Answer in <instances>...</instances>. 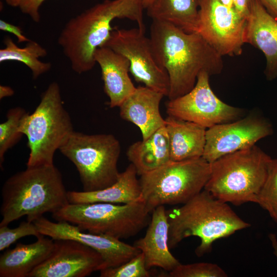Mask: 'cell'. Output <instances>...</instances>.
<instances>
[{
  "label": "cell",
  "instance_id": "7c38bea8",
  "mask_svg": "<svg viewBox=\"0 0 277 277\" xmlns=\"http://www.w3.org/2000/svg\"><path fill=\"white\" fill-rule=\"evenodd\" d=\"M246 19L219 0H199L197 32L221 56L242 54Z\"/></svg>",
  "mask_w": 277,
  "mask_h": 277
},
{
  "label": "cell",
  "instance_id": "4316f807",
  "mask_svg": "<svg viewBox=\"0 0 277 277\" xmlns=\"http://www.w3.org/2000/svg\"><path fill=\"white\" fill-rule=\"evenodd\" d=\"M277 223V158L269 162L265 181L258 195L257 203Z\"/></svg>",
  "mask_w": 277,
  "mask_h": 277
},
{
  "label": "cell",
  "instance_id": "52a82bcc",
  "mask_svg": "<svg viewBox=\"0 0 277 277\" xmlns=\"http://www.w3.org/2000/svg\"><path fill=\"white\" fill-rule=\"evenodd\" d=\"M211 170V163L203 157L170 160L140 176L138 200L150 212L160 206L184 204L204 189Z\"/></svg>",
  "mask_w": 277,
  "mask_h": 277
},
{
  "label": "cell",
  "instance_id": "8fae6325",
  "mask_svg": "<svg viewBox=\"0 0 277 277\" xmlns=\"http://www.w3.org/2000/svg\"><path fill=\"white\" fill-rule=\"evenodd\" d=\"M209 77L207 72H201L190 91L169 100L166 105L168 115L195 123L207 129L244 116L245 110L224 103L214 94Z\"/></svg>",
  "mask_w": 277,
  "mask_h": 277
},
{
  "label": "cell",
  "instance_id": "8992f818",
  "mask_svg": "<svg viewBox=\"0 0 277 277\" xmlns=\"http://www.w3.org/2000/svg\"><path fill=\"white\" fill-rule=\"evenodd\" d=\"M20 131L27 137L30 152L27 167L53 164L55 152L74 131L58 83L49 84L34 111L24 118Z\"/></svg>",
  "mask_w": 277,
  "mask_h": 277
},
{
  "label": "cell",
  "instance_id": "f546056e",
  "mask_svg": "<svg viewBox=\"0 0 277 277\" xmlns=\"http://www.w3.org/2000/svg\"><path fill=\"white\" fill-rule=\"evenodd\" d=\"M41 234L34 223L27 221L22 222L14 228L0 226V251L8 248L21 238L28 235L37 238Z\"/></svg>",
  "mask_w": 277,
  "mask_h": 277
},
{
  "label": "cell",
  "instance_id": "d6986e66",
  "mask_svg": "<svg viewBox=\"0 0 277 277\" xmlns=\"http://www.w3.org/2000/svg\"><path fill=\"white\" fill-rule=\"evenodd\" d=\"M94 60L101 68L104 89L111 108L119 107L135 90L129 75L130 62L109 47L97 48Z\"/></svg>",
  "mask_w": 277,
  "mask_h": 277
},
{
  "label": "cell",
  "instance_id": "cb8c5ba5",
  "mask_svg": "<svg viewBox=\"0 0 277 277\" xmlns=\"http://www.w3.org/2000/svg\"><path fill=\"white\" fill-rule=\"evenodd\" d=\"M147 9L152 20L170 23L187 33L197 32L199 0H155Z\"/></svg>",
  "mask_w": 277,
  "mask_h": 277
},
{
  "label": "cell",
  "instance_id": "ffe728a7",
  "mask_svg": "<svg viewBox=\"0 0 277 277\" xmlns=\"http://www.w3.org/2000/svg\"><path fill=\"white\" fill-rule=\"evenodd\" d=\"M170 160L180 161L202 157L207 128L195 123L168 115L165 118Z\"/></svg>",
  "mask_w": 277,
  "mask_h": 277
},
{
  "label": "cell",
  "instance_id": "e0dca14e",
  "mask_svg": "<svg viewBox=\"0 0 277 277\" xmlns=\"http://www.w3.org/2000/svg\"><path fill=\"white\" fill-rule=\"evenodd\" d=\"M152 212L145 235L136 241L133 245L144 254L148 269L160 267L169 272L180 263L169 250L166 210L164 206H160Z\"/></svg>",
  "mask_w": 277,
  "mask_h": 277
},
{
  "label": "cell",
  "instance_id": "d4e9b609",
  "mask_svg": "<svg viewBox=\"0 0 277 277\" xmlns=\"http://www.w3.org/2000/svg\"><path fill=\"white\" fill-rule=\"evenodd\" d=\"M4 43L5 48L0 50V63L15 61L23 63L31 71L35 80L48 72L51 68L50 63L41 61L39 58L47 54V50L37 42L30 40L25 46L16 45L10 37H6Z\"/></svg>",
  "mask_w": 277,
  "mask_h": 277
},
{
  "label": "cell",
  "instance_id": "e575fe53",
  "mask_svg": "<svg viewBox=\"0 0 277 277\" xmlns=\"http://www.w3.org/2000/svg\"><path fill=\"white\" fill-rule=\"evenodd\" d=\"M14 94L13 89L8 86L5 85H0V99L2 100L5 97H10Z\"/></svg>",
  "mask_w": 277,
  "mask_h": 277
},
{
  "label": "cell",
  "instance_id": "5bb4252c",
  "mask_svg": "<svg viewBox=\"0 0 277 277\" xmlns=\"http://www.w3.org/2000/svg\"><path fill=\"white\" fill-rule=\"evenodd\" d=\"M53 240L50 255L28 277H85L104 268L102 256L93 249L73 240Z\"/></svg>",
  "mask_w": 277,
  "mask_h": 277
},
{
  "label": "cell",
  "instance_id": "3957f363",
  "mask_svg": "<svg viewBox=\"0 0 277 277\" xmlns=\"http://www.w3.org/2000/svg\"><path fill=\"white\" fill-rule=\"evenodd\" d=\"M62 175L54 165L27 167L9 177L2 189L0 226L22 216L33 222L53 213L69 202Z\"/></svg>",
  "mask_w": 277,
  "mask_h": 277
},
{
  "label": "cell",
  "instance_id": "6da1fadb",
  "mask_svg": "<svg viewBox=\"0 0 277 277\" xmlns=\"http://www.w3.org/2000/svg\"><path fill=\"white\" fill-rule=\"evenodd\" d=\"M150 31L155 55L169 76V100L190 91L201 72L210 76L221 73L222 56L198 32L187 33L170 23L155 20H152Z\"/></svg>",
  "mask_w": 277,
  "mask_h": 277
},
{
  "label": "cell",
  "instance_id": "9a60e30c",
  "mask_svg": "<svg viewBox=\"0 0 277 277\" xmlns=\"http://www.w3.org/2000/svg\"><path fill=\"white\" fill-rule=\"evenodd\" d=\"M33 223L41 234L53 240H73L93 249L102 256L104 269L117 267L141 252L134 245L120 239L89 232L85 233L76 226L67 222H53L43 216Z\"/></svg>",
  "mask_w": 277,
  "mask_h": 277
},
{
  "label": "cell",
  "instance_id": "836d02e7",
  "mask_svg": "<svg viewBox=\"0 0 277 277\" xmlns=\"http://www.w3.org/2000/svg\"><path fill=\"white\" fill-rule=\"evenodd\" d=\"M267 11L277 20V0H259Z\"/></svg>",
  "mask_w": 277,
  "mask_h": 277
},
{
  "label": "cell",
  "instance_id": "74e56055",
  "mask_svg": "<svg viewBox=\"0 0 277 277\" xmlns=\"http://www.w3.org/2000/svg\"><path fill=\"white\" fill-rule=\"evenodd\" d=\"M224 6L232 8H233V0H219Z\"/></svg>",
  "mask_w": 277,
  "mask_h": 277
},
{
  "label": "cell",
  "instance_id": "7a4b0ae2",
  "mask_svg": "<svg viewBox=\"0 0 277 277\" xmlns=\"http://www.w3.org/2000/svg\"><path fill=\"white\" fill-rule=\"evenodd\" d=\"M144 9L143 0H105L71 18L57 41L72 70L81 74L93 68L94 53L110 38L114 19H129L145 30Z\"/></svg>",
  "mask_w": 277,
  "mask_h": 277
},
{
  "label": "cell",
  "instance_id": "83f0119b",
  "mask_svg": "<svg viewBox=\"0 0 277 277\" xmlns=\"http://www.w3.org/2000/svg\"><path fill=\"white\" fill-rule=\"evenodd\" d=\"M101 277H149L150 274L147 268L145 256L141 252L128 262L115 267L107 268L100 271Z\"/></svg>",
  "mask_w": 277,
  "mask_h": 277
},
{
  "label": "cell",
  "instance_id": "277c9868",
  "mask_svg": "<svg viewBox=\"0 0 277 277\" xmlns=\"http://www.w3.org/2000/svg\"><path fill=\"white\" fill-rule=\"evenodd\" d=\"M168 245L175 247L184 239L197 236V256L208 252L216 240L250 226L228 205L203 189L183 205L167 211Z\"/></svg>",
  "mask_w": 277,
  "mask_h": 277
},
{
  "label": "cell",
  "instance_id": "ac0fdd59",
  "mask_svg": "<svg viewBox=\"0 0 277 277\" xmlns=\"http://www.w3.org/2000/svg\"><path fill=\"white\" fill-rule=\"evenodd\" d=\"M164 96L162 93L146 86H139L118 107L121 118L139 128L142 140L165 125V119L160 111Z\"/></svg>",
  "mask_w": 277,
  "mask_h": 277
},
{
  "label": "cell",
  "instance_id": "484cf974",
  "mask_svg": "<svg viewBox=\"0 0 277 277\" xmlns=\"http://www.w3.org/2000/svg\"><path fill=\"white\" fill-rule=\"evenodd\" d=\"M25 109L16 107L10 109L6 114V120L0 124V166L3 169L4 156L24 135L20 131L22 123L28 113Z\"/></svg>",
  "mask_w": 277,
  "mask_h": 277
},
{
  "label": "cell",
  "instance_id": "f35d334b",
  "mask_svg": "<svg viewBox=\"0 0 277 277\" xmlns=\"http://www.w3.org/2000/svg\"><path fill=\"white\" fill-rule=\"evenodd\" d=\"M155 0H143V4L144 9L148 8L154 2Z\"/></svg>",
  "mask_w": 277,
  "mask_h": 277
},
{
  "label": "cell",
  "instance_id": "1f68e13d",
  "mask_svg": "<svg viewBox=\"0 0 277 277\" xmlns=\"http://www.w3.org/2000/svg\"><path fill=\"white\" fill-rule=\"evenodd\" d=\"M0 30L3 31L8 32L14 35L17 39L18 43L27 42L30 40L23 34L21 27L12 25L2 19L0 20Z\"/></svg>",
  "mask_w": 277,
  "mask_h": 277
},
{
  "label": "cell",
  "instance_id": "9c48e42d",
  "mask_svg": "<svg viewBox=\"0 0 277 277\" xmlns=\"http://www.w3.org/2000/svg\"><path fill=\"white\" fill-rule=\"evenodd\" d=\"M76 168L84 191L107 188L118 180L119 141L111 134L74 131L59 149Z\"/></svg>",
  "mask_w": 277,
  "mask_h": 277
},
{
  "label": "cell",
  "instance_id": "5b68a950",
  "mask_svg": "<svg viewBox=\"0 0 277 277\" xmlns=\"http://www.w3.org/2000/svg\"><path fill=\"white\" fill-rule=\"evenodd\" d=\"M271 159L256 145L223 156L211 163L204 189L236 206L256 203Z\"/></svg>",
  "mask_w": 277,
  "mask_h": 277
},
{
  "label": "cell",
  "instance_id": "30bf717a",
  "mask_svg": "<svg viewBox=\"0 0 277 277\" xmlns=\"http://www.w3.org/2000/svg\"><path fill=\"white\" fill-rule=\"evenodd\" d=\"M103 46L129 60V72L136 82L168 97L170 90L168 74L159 62L151 39L145 36L144 30L138 27L113 30Z\"/></svg>",
  "mask_w": 277,
  "mask_h": 277
},
{
  "label": "cell",
  "instance_id": "7402d4cb",
  "mask_svg": "<svg viewBox=\"0 0 277 277\" xmlns=\"http://www.w3.org/2000/svg\"><path fill=\"white\" fill-rule=\"evenodd\" d=\"M137 175L135 168L130 164L121 172L117 181L111 186L93 191H69L68 201L72 204L132 203L138 200L141 195V186Z\"/></svg>",
  "mask_w": 277,
  "mask_h": 277
},
{
  "label": "cell",
  "instance_id": "f1b7e54d",
  "mask_svg": "<svg viewBox=\"0 0 277 277\" xmlns=\"http://www.w3.org/2000/svg\"><path fill=\"white\" fill-rule=\"evenodd\" d=\"M170 277H226L227 274L219 265L211 263L180 264L169 272Z\"/></svg>",
  "mask_w": 277,
  "mask_h": 277
},
{
  "label": "cell",
  "instance_id": "603a6c76",
  "mask_svg": "<svg viewBox=\"0 0 277 277\" xmlns=\"http://www.w3.org/2000/svg\"><path fill=\"white\" fill-rule=\"evenodd\" d=\"M127 156L140 176L170 161L169 139L165 125L146 139L132 144L127 150Z\"/></svg>",
  "mask_w": 277,
  "mask_h": 277
},
{
  "label": "cell",
  "instance_id": "4fadbf2b",
  "mask_svg": "<svg viewBox=\"0 0 277 277\" xmlns=\"http://www.w3.org/2000/svg\"><path fill=\"white\" fill-rule=\"evenodd\" d=\"M271 122L258 111L207 129L202 157L212 163L220 157L249 148L273 133Z\"/></svg>",
  "mask_w": 277,
  "mask_h": 277
},
{
  "label": "cell",
  "instance_id": "44dd1931",
  "mask_svg": "<svg viewBox=\"0 0 277 277\" xmlns=\"http://www.w3.org/2000/svg\"><path fill=\"white\" fill-rule=\"evenodd\" d=\"M53 247L54 240L46 238L43 234L33 243H17L15 248L1 255L0 276L28 277L34 268L48 258Z\"/></svg>",
  "mask_w": 277,
  "mask_h": 277
},
{
  "label": "cell",
  "instance_id": "4dcf8cb0",
  "mask_svg": "<svg viewBox=\"0 0 277 277\" xmlns=\"http://www.w3.org/2000/svg\"><path fill=\"white\" fill-rule=\"evenodd\" d=\"M45 0H22L19 6L21 11L28 15L35 23H39L41 16L39 9Z\"/></svg>",
  "mask_w": 277,
  "mask_h": 277
},
{
  "label": "cell",
  "instance_id": "d6a6232c",
  "mask_svg": "<svg viewBox=\"0 0 277 277\" xmlns=\"http://www.w3.org/2000/svg\"><path fill=\"white\" fill-rule=\"evenodd\" d=\"M233 8L240 16L246 19L249 13V0H233Z\"/></svg>",
  "mask_w": 277,
  "mask_h": 277
},
{
  "label": "cell",
  "instance_id": "2e32d148",
  "mask_svg": "<svg viewBox=\"0 0 277 277\" xmlns=\"http://www.w3.org/2000/svg\"><path fill=\"white\" fill-rule=\"evenodd\" d=\"M244 43L260 50L266 58L264 74L267 80L277 77V20L259 0H249Z\"/></svg>",
  "mask_w": 277,
  "mask_h": 277
},
{
  "label": "cell",
  "instance_id": "8d00e7d4",
  "mask_svg": "<svg viewBox=\"0 0 277 277\" xmlns=\"http://www.w3.org/2000/svg\"><path fill=\"white\" fill-rule=\"evenodd\" d=\"M6 3L13 7H17L19 6L22 0H4Z\"/></svg>",
  "mask_w": 277,
  "mask_h": 277
},
{
  "label": "cell",
  "instance_id": "ba28073f",
  "mask_svg": "<svg viewBox=\"0 0 277 277\" xmlns=\"http://www.w3.org/2000/svg\"><path fill=\"white\" fill-rule=\"evenodd\" d=\"M150 213L145 204L138 200L129 204L69 203L52 213V217L82 231L121 240L136 235L148 226Z\"/></svg>",
  "mask_w": 277,
  "mask_h": 277
},
{
  "label": "cell",
  "instance_id": "d590c367",
  "mask_svg": "<svg viewBox=\"0 0 277 277\" xmlns=\"http://www.w3.org/2000/svg\"><path fill=\"white\" fill-rule=\"evenodd\" d=\"M269 238L271 243L274 254L277 258V239L276 235L274 233H270L269 235Z\"/></svg>",
  "mask_w": 277,
  "mask_h": 277
}]
</instances>
